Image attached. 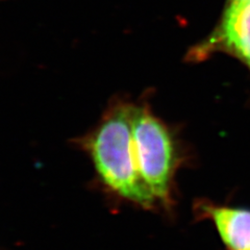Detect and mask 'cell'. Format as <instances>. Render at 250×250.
Instances as JSON below:
<instances>
[{
	"instance_id": "obj_1",
	"label": "cell",
	"mask_w": 250,
	"mask_h": 250,
	"mask_svg": "<svg viewBox=\"0 0 250 250\" xmlns=\"http://www.w3.org/2000/svg\"><path fill=\"white\" fill-rule=\"evenodd\" d=\"M82 144L108 189L146 208L158 205L139 172L132 139L131 104L118 103L109 108Z\"/></svg>"
},
{
	"instance_id": "obj_2",
	"label": "cell",
	"mask_w": 250,
	"mask_h": 250,
	"mask_svg": "<svg viewBox=\"0 0 250 250\" xmlns=\"http://www.w3.org/2000/svg\"><path fill=\"white\" fill-rule=\"evenodd\" d=\"M131 129L140 175L156 202L168 207L182 162L174 135L150 108L142 104H131Z\"/></svg>"
},
{
	"instance_id": "obj_3",
	"label": "cell",
	"mask_w": 250,
	"mask_h": 250,
	"mask_svg": "<svg viewBox=\"0 0 250 250\" xmlns=\"http://www.w3.org/2000/svg\"><path fill=\"white\" fill-rule=\"evenodd\" d=\"M214 51L231 54L250 70V2L226 4L218 26L190 52V59H206Z\"/></svg>"
},
{
	"instance_id": "obj_4",
	"label": "cell",
	"mask_w": 250,
	"mask_h": 250,
	"mask_svg": "<svg viewBox=\"0 0 250 250\" xmlns=\"http://www.w3.org/2000/svg\"><path fill=\"white\" fill-rule=\"evenodd\" d=\"M194 214L215 229L224 250H250V208L200 199Z\"/></svg>"
},
{
	"instance_id": "obj_5",
	"label": "cell",
	"mask_w": 250,
	"mask_h": 250,
	"mask_svg": "<svg viewBox=\"0 0 250 250\" xmlns=\"http://www.w3.org/2000/svg\"><path fill=\"white\" fill-rule=\"evenodd\" d=\"M250 0H228V3H247Z\"/></svg>"
}]
</instances>
